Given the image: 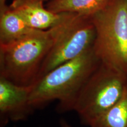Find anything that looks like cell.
<instances>
[{
	"label": "cell",
	"mask_w": 127,
	"mask_h": 127,
	"mask_svg": "<svg viewBox=\"0 0 127 127\" xmlns=\"http://www.w3.org/2000/svg\"><path fill=\"white\" fill-rule=\"evenodd\" d=\"M91 18L95 55L102 63L127 74V0H108Z\"/></svg>",
	"instance_id": "3957f363"
},
{
	"label": "cell",
	"mask_w": 127,
	"mask_h": 127,
	"mask_svg": "<svg viewBox=\"0 0 127 127\" xmlns=\"http://www.w3.org/2000/svg\"><path fill=\"white\" fill-rule=\"evenodd\" d=\"M6 1L7 0H0V10H2L7 6L6 4Z\"/></svg>",
	"instance_id": "7c38bea8"
},
{
	"label": "cell",
	"mask_w": 127,
	"mask_h": 127,
	"mask_svg": "<svg viewBox=\"0 0 127 127\" xmlns=\"http://www.w3.org/2000/svg\"><path fill=\"white\" fill-rule=\"evenodd\" d=\"M43 1L45 2V1H50V0H43Z\"/></svg>",
	"instance_id": "4fadbf2b"
},
{
	"label": "cell",
	"mask_w": 127,
	"mask_h": 127,
	"mask_svg": "<svg viewBox=\"0 0 127 127\" xmlns=\"http://www.w3.org/2000/svg\"><path fill=\"white\" fill-rule=\"evenodd\" d=\"M33 30L9 5L0 10V45L15 42Z\"/></svg>",
	"instance_id": "ba28073f"
},
{
	"label": "cell",
	"mask_w": 127,
	"mask_h": 127,
	"mask_svg": "<svg viewBox=\"0 0 127 127\" xmlns=\"http://www.w3.org/2000/svg\"><path fill=\"white\" fill-rule=\"evenodd\" d=\"M89 127H127V85L118 101L96 118Z\"/></svg>",
	"instance_id": "30bf717a"
},
{
	"label": "cell",
	"mask_w": 127,
	"mask_h": 127,
	"mask_svg": "<svg viewBox=\"0 0 127 127\" xmlns=\"http://www.w3.org/2000/svg\"><path fill=\"white\" fill-rule=\"evenodd\" d=\"M43 0H13L10 7L24 19L30 27L46 30L66 20L71 13H55L44 5Z\"/></svg>",
	"instance_id": "52a82bcc"
},
{
	"label": "cell",
	"mask_w": 127,
	"mask_h": 127,
	"mask_svg": "<svg viewBox=\"0 0 127 127\" xmlns=\"http://www.w3.org/2000/svg\"><path fill=\"white\" fill-rule=\"evenodd\" d=\"M59 125L60 127H74L71 124H69L64 118H62L60 120Z\"/></svg>",
	"instance_id": "8fae6325"
},
{
	"label": "cell",
	"mask_w": 127,
	"mask_h": 127,
	"mask_svg": "<svg viewBox=\"0 0 127 127\" xmlns=\"http://www.w3.org/2000/svg\"><path fill=\"white\" fill-rule=\"evenodd\" d=\"M76 15L54 27L34 30L15 42L0 45V77L22 86L33 85L48 54Z\"/></svg>",
	"instance_id": "6da1fadb"
},
{
	"label": "cell",
	"mask_w": 127,
	"mask_h": 127,
	"mask_svg": "<svg viewBox=\"0 0 127 127\" xmlns=\"http://www.w3.org/2000/svg\"><path fill=\"white\" fill-rule=\"evenodd\" d=\"M31 86H22L0 77V126L25 120L34 112L29 102Z\"/></svg>",
	"instance_id": "8992f818"
},
{
	"label": "cell",
	"mask_w": 127,
	"mask_h": 127,
	"mask_svg": "<svg viewBox=\"0 0 127 127\" xmlns=\"http://www.w3.org/2000/svg\"><path fill=\"white\" fill-rule=\"evenodd\" d=\"M108 0H50L46 8L55 13L91 16L105 5Z\"/></svg>",
	"instance_id": "9c48e42d"
},
{
	"label": "cell",
	"mask_w": 127,
	"mask_h": 127,
	"mask_svg": "<svg viewBox=\"0 0 127 127\" xmlns=\"http://www.w3.org/2000/svg\"><path fill=\"white\" fill-rule=\"evenodd\" d=\"M127 85V74L101 62L79 91L72 110L88 126L118 101Z\"/></svg>",
	"instance_id": "277c9868"
},
{
	"label": "cell",
	"mask_w": 127,
	"mask_h": 127,
	"mask_svg": "<svg viewBox=\"0 0 127 127\" xmlns=\"http://www.w3.org/2000/svg\"><path fill=\"white\" fill-rule=\"evenodd\" d=\"M100 63L93 47L54 68L31 85L30 105L35 109L57 100L58 112L72 110L79 91Z\"/></svg>",
	"instance_id": "7a4b0ae2"
},
{
	"label": "cell",
	"mask_w": 127,
	"mask_h": 127,
	"mask_svg": "<svg viewBox=\"0 0 127 127\" xmlns=\"http://www.w3.org/2000/svg\"><path fill=\"white\" fill-rule=\"evenodd\" d=\"M95 38V30L91 16L77 14L48 54L36 81L54 68L93 48Z\"/></svg>",
	"instance_id": "5b68a950"
}]
</instances>
